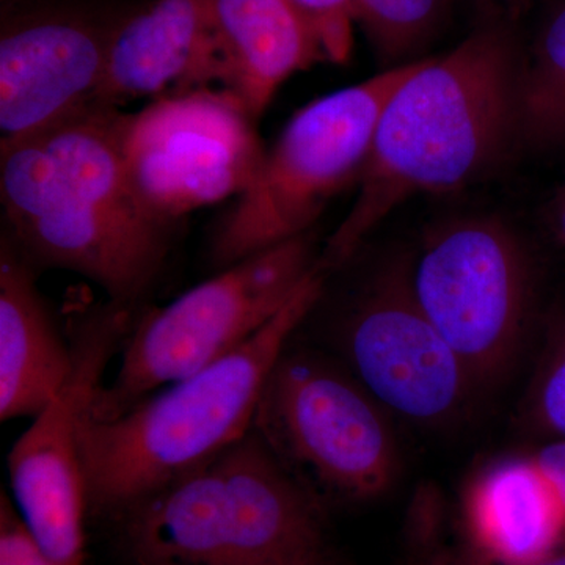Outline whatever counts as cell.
Here are the masks:
<instances>
[{"mask_svg":"<svg viewBox=\"0 0 565 565\" xmlns=\"http://www.w3.org/2000/svg\"><path fill=\"white\" fill-rule=\"evenodd\" d=\"M520 66L514 33L503 24L419 62L386 103L359 195L319 255L327 274L343 267L412 196L455 191L497 166L519 137Z\"/></svg>","mask_w":565,"mask_h":565,"instance_id":"7a4b0ae2","label":"cell"},{"mask_svg":"<svg viewBox=\"0 0 565 565\" xmlns=\"http://www.w3.org/2000/svg\"><path fill=\"white\" fill-rule=\"evenodd\" d=\"M337 356L390 415L424 427L455 419L479 390L416 300L411 263L379 270L337 330Z\"/></svg>","mask_w":565,"mask_h":565,"instance_id":"8fae6325","label":"cell"},{"mask_svg":"<svg viewBox=\"0 0 565 565\" xmlns=\"http://www.w3.org/2000/svg\"><path fill=\"white\" fill-rule=\"evenodd\" d=\"M110 22L57 7L3 20L0 141L33 136L98 103Z\"/></svg>","mask_w":565,"mask_h":565,"instance_id":"7c38bea8","label":"cell"},{"mask_svg":"<svg viewBox=\"0 0 565 565\" xmlns=\"http://www.w3.org/2000/svg\"><path fill=\"white\" fill-rule=\"evenodd\" d=\"M553 226H555L557 236L565 245V180L557 191L552 204Z\"/></svg>","mask_w":565,"mask_h":565,"instance_id":"603a6c76","label":"cell"},{"mask_svg":"<svg viewBox=\"0 0 565 565\" xmlns=\"http://www.w3.org/2000/svg\"><path fill=\"white\" fill-rule=\"evenodd\" d=\"M456 0H352L353 20L375 52L393 66L415 55L440 32Z\"/></svg>","mask_w":565,"mask_h":565,"instance_id":"ac0fdd59","label":"cell"},{"mask_svg":"<svg viewBox=\"0 0 565 565\" xmlns=\"http://www.w3.org/2000/svg\"><path fill=\"white\" fill-rule=\"evenodd\" d=\"M390 416L340 356L289 344L264 382L252 427L321 500L363 503L399 476Z\"/></svg>","mask_w":565,"mask_h":565,"instance_id":"8992f818","label":"cell"},{"mask_svg":"<svg viewBox=\"0 0 565 565\" xmlns=\"http://www.w3.org/2000/svg\"><path fill=\"white\" fill-rule=\"evenodd\" d=\"M516 136L535 150L565 147V0L546 14L520 66Z\"/></svg>","mask_w":565,"mask_h":565,"instance_id":"e0dca14e","label":"cell"},{"mask_svg":"<svg viewBox=\"0 0 565 565\" xmlns=\"http://www.w3.org/2000/svg\"><path fill=\"white\" fill-rule=\"evenodd\" d=\"M73 370L70 341L35 285L32 264L3 237L0 247V419L35 418Z\"/></svg>","mask_w":565,"mask_h":565,"instance_id":"2e32d148","label":"cell"},{"mask_svg":"<svg viewBox=\"0 0 565 565\" xmlns=\"http://www.w3.org/2000/svg\"><path fill=\"white\" fill-rule=\"evenodd\" d=\"M523 418L546 441L565 440V303L550 329L527 386Z\"/></svg>","mask_w":565,"mask_h":565,"instance_id":"d6986e66","label":"cell"},{"mask_svg":"<svg viewBox=\"0 0 565 565\" xmlns=\"http://www.w3.org/2000/svg\"><path fill=\"white\" fill-rule=\"evenodd\" d=\"M419 307L478 388L503 375L522 344L533 266L519 234L493 215L455 218L411 263Z\"/></svg>","mask_w":565,"mask_h":565,"instance_id":"ba28073f","label":"cell"},{"mask_svg":"<svg viewBox=\"0 0 565 565\" xmlns=\"http://www.w3.org/2000/svg\"><path fill=\"white\" fill-rule=\"evenodd\" d=\"M211 18L218 84L256 121L289 77L327 62L289 0H211Z\"/></svg>","mask_w":565,"mask_h":565,"instance_id":"9a60e30c","label":"cell"},{"mask_svg":"<svg viewBox=\"0 0 565 565\" xmlns=\"http://www.w3.org/2000/svg\"><path fill=\"white\" fill-rule=\"evenodd\" d=\"M422 61L386 68L297 110L215 226L211 263L222 270L310 233L327 203L359 182L386 103Z\"/></svg>","mask_w":565,"mask_h":565,"instance_id":"5b68a950","label":"cell"},{"mask_svg":"<svg viewBox=\"0 0 565 565\" xmlns=\"http://www.w3.org/2000/svg\"><path fill=\"white\" fill-rule=\"evenodd\" d=\"M218 84L211 0H151L110 22L98 103L117 107Z\"/></svg>","mask_w":565,"mask_h":565,"instance_id":"4fadbf2b","label":"cell"},{"mask_svg":"<svg viewBox=\"0 0 565 565\" xmlns=\"http://www.w3.org/2000/svg\"><path fill=\"white\" fill-rule=\"evenodd\" d=\"M327 277L316 264L259 332L200 373L163 386L117 418L88 415L81 435L88 508L122 514L244 437L267 375L321 300Z\"/></svg>","mask_w":565,"mask_h":565,"instance_id":"3957f363","label":"cell"},{"mask_svg":"<svg viewBox=\"0 0 565 565\" xmlns=\"http://www.w3.org/2000/svg\"><path fill=\"white\" fill-rule=\"evenodd\" d=\"M460 516L481 565H534L565 542L563 497L533 452L482 467L465 487Z\"/></svg>","mask_w":565,"mask_h":565,"instance_id":"5bb4252c","label":"cell"},{"mask_svg":"<svg viewBox=\"0 0 565 565\" xmlns=\"http://www.w3.org/2000/svg\"><path fill=\"white\" fill-rule=\"evenodd\" d=\"M125 114L96 103L51 128L0 141L9 239L29 263L71 270L131 305L158 277L170 226L141 206L121 148Z\"/></svg>","mask_w":565,"mask_h":565,"instance_id":"6da1fadb","label":"cell"},{"mask_svg":"<svg viewBox=\"0 0 565 565\" xmlns=\"http://www.w3.org/2000/svg\"><path fill=\"white\" fill-rule=\"evenodd\" d=\"M122 515L141 565H334L321 498L253 427Z\"/></svg>","mask_w":565,"mask_h":565,"instance_id":"277c9868","label":"cell"},{"mask_svg":"<svg viewBox=\"0 0 565 565\" xmlns=\"http://www.w3.org/2000/svg\"><path fill=\"white\" fill-rule=\"evenodd\" d=\"M313 28L327 62L344 65L353 51L352 0H289Z\"/></svg>","mask_w":565,"mask_h":565,"instance_id":"ffe728a7","label":"cell"},{"mask_svg":"<svg viewBox=\"0 0 565 565\" xmlns=\"http://www.w3.org/2000/svg\"><path fill=\"white\" fill-rule=\"evenodd\" d=\"M311 233L218 270L136 323L121 364L103 385L92 418L111 419L163 386L218 362L263 329L318 264Z\"/></svg>","mask_w":565,"mask_h":565,"instance_id":"52a82bcc","label":"cell"},{"mask_svg":"<svg viewBox=\"0 0 565 565\" xmlns=\"http://www.w3.org/2000/svg\"><path fill=\"white\" fill-rule=\"evenodd\" d=\"M0 565H58L36 544L6 492L0 498Z\"/></svg>","mask_w":565,"mask_h":565,"instance_id":"44dd1931","label":"cell"},{"mask_svg":"<svg viewBox=\"0 0 565 565\" xmlns=\"http://www.w3.org/2000/svg\"><path fill=\"white\" fill-rule=\"evenodd\" d=\"M128 305L109 302L71 322L73 370L32 418L9 456L14 508L40 548L58 565L85 563V493L81 435L104 374L131 332Z\"/></svg>","mask_w":565,"mask_h":565,"instance_id":"9c48e42d","label":"cell"},{"mask_svg":"<svg viewBox=\"0 0 565 565\" xmlns=\"http://www.w3.org/2000/svg\"><path fill=\"white\" fill-rule=\"evenodd\" d=\"M534 565H565V550H559L555 555L548 556Z\"/></svg>","mask_w":565,"mask_h":565,"instance_id":"cb8c5ba5","label":"cell"},{"mask_svg":"<svg viewBox=\"0 0 565 565\" xmlns=\"http://www.w3.org/2000/svg\"><path fill=\"white\" fill-rule=\"evenodd\" d=\"M533 455L559 490L565 504V440L546 441Z\"/></svg>","mask_w":565,"mask_h":565,"instance_id":"7402d4cb","label":"cell"},{"mask_svg":"<svg viewBox=\"0 0 565 565\" xmlns=\"http://www.w3.org/2000/svg\"><path fill=\"white\" fill-rule=\"evenodd\" d=\"M255 118L228 92L173 93L125 114L121 148L137 199L170 226L237 199L266 156Z\"/></svg>","mask_w":565,"mask_h":565,"instance_id":"30bf717a","label":"cell"}]
</instances>
